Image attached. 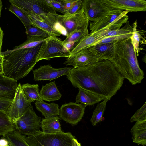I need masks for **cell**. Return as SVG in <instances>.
Segmentation results:
<instances>
[{
  "instance_id": "1",
  "label": "cell",
  "mask_w": 146,
  "mask_h": 146,
  "mask_svg": "<svg viewBox=\"0 0 146 146\" xmlns=\"http://www.w3.org/2000/svg\"><path fill=\"white\" fill-rule=\"evenodd\" d=\"M74 87L110 100L122 86L124 79L109 60L83 67L73 68L66 75Z\"/></svg>"
},
{
  "instance_id": "2",
  "label": "cell",
  "mask_w": 146,
  "mask_h": 146,
  "mask_svg": "<svg viewBox=\"0 0 146 146\" xmlns=\"http://www.w3.org/2000/svg\"><path fill=\"white\" fill-rule=\"evenodd\" d=\"M110 61L122 77L132 85L140 83L144 78L130 38L115 43V55Z\"/></svg>"
},
{
  "instance_id": "3",
  "label": "cell",
  "mask_w": 146,
  "mask_h": 146,
  "mask_svg": "<svg viewBox=\"0 0 146 146\" xmlns=\"http://www.w3.org/2000/svg\"><path fill=\"white\" fill-rule=\"evenodd\" d=\"M40 44L35 47L1 53L4 76L17 81L26 76L36 63V56Z\"/></svg>"
},
{
  "instance_id": "4",
  "label": "cell",
  "mask_w": 146,
  "mask_h": 146,
  "mask_svg": "<svg viewBox=\"0 0 146 146\" xmlns=\"http://www.w3.org/2000/svg\"><path fill=\"white\" fill-rule=\"evenodd\" d=\"M9 1L11 4L14 5L37 15L58 31L57 20L58 14L45 2L44 0H9Z\"/></svg>"
},
{
  "instance_id": "5",
  "label": "cell",
  "mask_w": 146,
  "mask_h": 146,
  "mask_svg": "<svg viewBox=\"0 0 146 146\" xmlns=\"http://www.w3.org/2000/svg\"><path fill=\"white\" fill-rule=\"evenodd\" d=\"M24 136L29 146H72V140L75 138L70 132L47 133L40 130Z\"/></svg>"
},
{
  "instance_id": "6",
  "label": "cell",
  "mask_w": 146,
  "mask_h": 146,
  "mask_svg": "<svg viewBox=\"0 0 146 146\" xmlns=\"http://www.w3.org/2000/svg\"><path fill=\"white\" fill-rule=\"evenodd\" d=\"M70 51L64 46L60 38L51 37L42 43L36 55V62L43 60H49L55 58H68L70 56Z\"/></svg>"
},
{
  "instance_id": "7",
  "label": "cell",
  "mask_w": 146,
  "mask_h": 146,
  "mask_svg": "<svg viewBox=\"0 0 146 146\" xmlns=\"http://www.w3.org/2000/svg\"><path fill=\"white\" fill-rule=\"evenodd\" d=\"M57 20L59 31L66 36L75 30L88 28L89 21L83 9L74 14H58Z\"/></svg>"
},
{
  "instance_id": "8",
  "label": "cell",
  "mask_w": 146,
  "mask_h": 146,
  "mask_svg": "<svg viewBox=\"0 0 146 146\" xmlns=\"http://www.w3.org/2000/svg\"><path fill=\"white\" fill-rule=\"evenodd\" d=\"M128 12L115 9L98 20L91 21L89 29L92 32L107 27H109L111 30L119 29L128 21L129 17L127 14Z\"/></svg>"
},
{
  "instance_id": "9",
  "label": "cell",
  "mask_w": 146,
  "mask_h": 146,
  "mask_svg": "<svg viewBox=\"0 0 146 146\" xmlns=\"http://www.w3.org/2000/svg\"><path fill=\"white\" fill-rule=\"evenodd\" d=\"M41 120V117L36 115L31 105L14 124L16 130L23 135L28 136L40 130Z\"/></svg>"
},
{
  "instance_id": "10",
  "label": "cell",
  "mask_w": 146,
  "mask_h": 146,
  "mask_svg": "<svg viewBox=\"0 0 146 146\" xmlns=\"http://www.w3.org/2000/svg\"><path fill=\"white\" fill-rule=\"evenodd\" d=\"M83 10L89 21H96L113 11V9L102 0H83Z\"/></svg>"
},
{
  "instance_id": "11",
  "label": "cell",
  "mask_w": 146,
  "mask_h": 146,
  "mask_svg": "<svg viewBox=\"0 0 146 146\" xmlns=\"http://www.w3.org/2000/svg\"><path fill=\"white\" fill-rule=\"evenodd\" d=\"M86 105L70 102L63 104L60 109L59 117L72 126L82 119Z\"/></svg>"
},
{
  "instance_id": "12",
  "label": "cell",
  "mask_w": 146,
  "mask_h": 146,
  "mask_svg": "<svg viewBox=\"0 0 146 146\" xmlns=\"http://www.w3.org/2000/svg\"><path fill=\"white\" fill-rule=\"evenodd\" d=\"M30 105L31 103L26 100L21 84H19L14 98L7 113L11 122L14 123Z\"/></svg>"
},
{
  "instance_id": "13",
  "label": "cell",
  "mask_w": 146,
  "mask_h": 146,
  "mask_svg": "<svg viewBox=\"0 0 146 146\" xmlns=\"http://www.w3.org/2000/svg\"><path fill=\"white\" fill-rule=\"evenodd\" d=\"M70 67H64L55 68L50 65H41L36 69L33 70L35 81L51 80L62 76L66 75Z\"/></svg>"
},
{
  "instance_id": "14",
  "label": "cell",
  "mask_w": 146,
  "mask_h": 146,
  "mask_svg": "<svg viewBox=\"0 0 146 146\" xmlns=\"http://www.w3.org/2000/svg\"><path fill=\"white\" fill-rule=\"evenodd\" d=\"M99 61L97 57L88 48L82 50L68 58L64 64L74 68L89 66Z\"/></svg>"
},
{
  "instance_id": "15",
  "label": "cell",
  "mask_w": 146,
  "mask_h": 146,
  "mask_svg": "<svg viewBox=\"0 0 146 146\" xmlns=\"http://www.w3.org/2000/svg\"><path fill=\"white\" fill-rule=\"evenodd\" d=\"M111 8L129 12L145 11L146 1L145 0H102Z\"/></svg>"
},
{
  "instance_id": "16",
  "label": "cell",
  "mask_w": 146,
  "mask_h": 146,
  "mask_svg": "<svg viewBox=\"0 0 146 146\" xmlns=\"http://www.w3.org/2000/svg\"><path fill=\"white\" fill-rule=\"evenodd\" d=\"M110 29L109 27H107L89 33L80 41L75 44L70 50V56L80 51L88 48L104 38L108 31L111 30Z\"/></svg>"
},
{
  "instance_id": "17",
  "label": "cell",
  "mask_w": 146,
  "mask_h": 146,
  "mask_svg": "<svg viewBox=\"0 0 146 146\" xmlns=\"http://www.w3.org/2000/svg\"><path fill=\"white\" fill-rule=\"evenodd\" d=\"M115 43L98 44L88 48L98 58L99 61L103 60L111 61L115 53Z\"/></svg>"
},
{
  "instance_id": "18",
  "label": "cell",
  "mask_w": 146,
  "mask_h": 146,
  "mask_svg": "<svg viewBox=\"0 0 146 146\" xmlns=\"http://www.w3.org/2000/svg\"><path fill=\"white\" fill-rule=\"evenodd\" d=\"M18 84L17 81L0 73V98L13 100Z\"/></svg>"
},
{
  "instance_id": "19",
  "label": "cell",
  "mask_w": 146,
  "mask_h": 146,
  "mask_svg": "<svg viewBox=\"0 0 146 146\" xmlns=\"http://www.w3.org/2000/svg\"><path fill=\"white\" fill-rule=\"evenodd\" d=\"M19 8L28 15L30 20L31 25L32 26L38 28L46 32L50 37H57L61 35L59 32L43 21L37 15L22 8Z\"/></svg>"
},
{
  "instance_id": "20",
  "label": "cell",
  "mask_w": 146,
  "mask_h": 146,
  "mask_svg": "<svg viewBox=\"0 0 146 146\" xmlns=\"http://www.w3.org/2000/svg\"><path fill=\"white\" fill-rule=\"evenodd\" d=\"M130 132L133 142L143 146L146 145V120L136 122Z\"/></svg>"
},
{
  "instance_id": "21",
  "label": "cell",
  "mask_w": 146,
  "mask_h": 146,
  "mask_svg": "<svg viewBox=\"0 0 146 146\" xmlns=\"http://www.w3.org/2000/svg\"><path fill=\"white\" fill-rule=\"evenodd\" d=\"M40 92L42 99L48 102L58 100L62 96L55 81L51 82L43 86Z\"/></svg>"
},
{
  "instance_id": "22",
  "label": "cell",
  "mask_w": 146,
  "mask_h": 146,
  "mask_svg": "<svg viewBox=\"0 0 146 146\" xmlns=\"http://www.w3.org/2000/svg\"><path fill=\"white\" fill-rule=\"evenodd\" d=\"M132 27V34L130 38L134 50L138 56L142 50L140 45L146 44V40L143 37L145 31L144 30H138L137 20L133 22Z\"/></svg>"
},
{
  "instance_id": "23",
  "label": "cell",
  "mask_w": 146,
  "mask_h": 146,
  "mask_svg": "<svg viewBox=\"0 0 146 146\" xmlns=\"http://www.w3.org/2000/svg\"><path fill=\"white\" fill-rule=\"evenodd\" d=\"M36 109L41 113L45 118L55 117L59 115L60 109L58 104L54 103H46L44 101H36Z\"/></svg>"
},
{
  "instance_id": "24",
  "label": "cell",
  "mask_w": 146,
  "mask_h": 146,
  "mask_svg": "<svg viewBox=\"0 0 146 146\" xmlns=\"http://www.w3.org/2000/svg\"><path fill=\"white\" fill-rule=\"evenodd\" d=\"M104 100V98L97 94L79 88L76 98V103L80 102L87 106H92Z\"/></svg>"
},
{
  "instance_id": "25",
  "label": "cell",
  "mask_w": 146,
  "mask_h": 146,
  "mask_svg": "<svg viewBox=\"0 0 146 146\" xmlns=\"http://www.w3.org/2000/svg\"><path fill=\"white\" fill-rule=\"evenodd\" d=\"M58 116L43 119L40 122V127L43 132L47 133L63 132L61 128Z\"/></svg>"
},
{
  "instance_id": "26",
  "label": "cell",
  "mask_w": 146,
  "mask_h": 146,
  "mask_svg": "<svg viewBox=\"0 0 146 146\" xmlns=\"http://www.w3.org/2000/svg\"><path fill=\"white\" fill-rule=\"evenodd\" d=\"M21 88L27 102L31 103L34 101H44L40 96L38 84H31L26 83L21 86Z\"/></svg>"
},
{
  "instance_id": "27",
  "label": "cell",
  "mask_w": 146,
  "mask_h": 146,
  "mask_svg": "<svg viewBox=\"0 0 146 146\" xmlns=\"http://www.w3.org/2000/svg\"><path fill=\"white\" fill-rule=\"evenodd\" d=\"M50 37L46 38L37 36L27 37L26 40L22 44L15 47L12 50L1 52V53H7L19 49L34 48L41 44L43 42L49 39Z\"/></svg>"
},
{
  "instance_id": "28",
  "label": "cell",
  "mask_w": 146,
  "mask_h": 146,
  "mask_svg": "<svg viewBox=\"0 0 146 146\" xmlns=\"http://www.w3.org/2000/svg\"><path fill=\"white\" fill-rule=\"evenodd\" d=\"M16 130L14 123L11 122L7 113L0 110V136L4 137Z\"/></svg>"
},
{
  "instance_id": "29",
  "label": "cell",
  "mask_w": 146,
  "mask_h": 146,
  "mask_svg": "<svg viewBox=\"0 0 146 146\" xmlns=\"http://www.w3.org/2000/svg\"><path fill=\"white\" fill-rule=\"evenodd\" d=\"M8 141L9 146H29L26 141L24 136L16 130L4 136Z\"/></svg>"
},
{
  "instance_id": "30",
  "label": "cell",
  "mask_w": 146,
  "mask_h": 146,
  "mask_svg": "<svg viewBox=\"0 0 146 146\" xmlns=\"http://www.w3.org/2000/svg\"><path fill=\"white\" fill-rule=\"evenodd\" d=\"M108 101L105 99L97 105L90 120L93 126H95L98 123L101 121L106 109V103Z\"/></svg>"
},
{
  "instance_id": "31",
  "label": "cell",
  "mask_w": 146,
  "mask_h": 146,
  "mask_svg": "<svg viewBox=\"0 0 146 146\" xmlns=\"http://www.w3.org/2000/svg\"><path fill=\"white\" fill-rule=\"evenodd\" d=\"M89 34L88 28L75 30L68 34L63 43L68 42L77 43Z\"/></svg>"
},
{
  "instance_id": "32",
  "label": "cell",
  "mask_w": 146,
  "mask_h": 146,
  "mask_svg": "<svg viewBox=\"0 0 146 146\" xmlns=\"http://www.w3.org/2000/svg\"><path fill=\"white\" fill-rule=\"evenodd\" d=\"M26 29L27 37L37 36L47 38L50 37L48 33L42 30L30 25L23 23Z\"/></svg>"
},
{
  "instance_id": "33",
  "label": "cell",
  "mask_w": 146,
  "mask_h": 146,
  "mask_svg": "<svg viewBox=\"0 0 146 146\" xmlns=\"http://www.w3.org/2000/svg\"><path fill=\"white\" fill-rule=\"evenodd\" d=\"M9 10L15 15L23 23H25L31 25L30 20L28 16L24 13L19 7L14 5L11 4Z\"/></svg>"
},
{
  "instance_id": "34",
  "label": "cell",
  "mask_w": 146,
  "mask_h": 146,
  "mask_svg": "<svg viewBox=\"0 0 146 146\" xmlns=\"http://www.w3.org/2000/svg\"><path fill=\"white\" fill-rule=\"evenodd\" d=\"M132 34V33L106 38L97 42L94 45L98 44L115 43L120 40L129 38L131 36Z\"/></svg>"
},
{
  "instance_id": "35",
  "label": "cell",
  "mask_w": 146,
  "mask_h": 146,
  "mask_svg": "<svg viewBox=\"0 0 146 146\" xmlns=\"http://www.w3.org/2000/svg\"><path fill=\"white\" fill-rule=\"evenodd\" d=\"M146 120V102L137 110L130 119L131 122Z\"/></svg>"
},
{
  "instance_id": "36",
  "label": "cell",
  "mask_w": 146,
  "mask_h": 146,
  "mask_svg": "<svg viewBox=\"0 0 146 146\" xmlns=\"http://www.w3.org/2000/svg\"><path fill=\"white\" fill-rule=\"evenodd\" d=\"M45 2L56 12L57 11L65 14L63 5L61 1L55 0H44Z\"/></svg>"
},
{
  "instance_id": "37",
  "label": "cell",
  "mask_w": 146,
  "mask_h": 146,
  "mask_svg": "<svg viewBox=\"0 0 146 146\" xmlns=\"http://www.w3.org/2000/svg\"><path fill=\"white\" fill-rule=\"evenodd\" d=\"M83 5L82 0H76L72 7L66 13L72 14L76 13L82 9Z\"/></svg>"
},
{
  "instance_id": "38",
  "label": "cell",
  "mask_w": 146,
  "mask_h": 146,
  "mask_svg": "<svg viewBox=\"0 0 146 146\" xmlns=\"http://www.w3.org/2000/svg\"><path fill=\"white\" fill-rule=\"evenodd\" d=\"M63 5L64 11L65 14L71 8L75 1L74 0H60Z\"/></svg>"
},
{
  "instance_id": "39",
  "label": "cell",
  "mask_w": 146,
  "mask_h": 146,
  "mask_svg": "<svg viewBox=\"0 0 146 146\" xmlns=\"http://www.w3.org/2000/svg\"><path fill=\"white\" fill-rule=\"evenodd\" d=\"M74 42H68L65 43H63L64 46L68 50L70 51L74 46L75 44Z\"/></svg>"
},
{
  "instance_id": "40",
  "label": "cell",
  "mask_w": 146,
  "mask_h": 146,
  "mask_svg": "<svg viewBox=\"0 0 146 146\" xmlns=\"http://www.w3.org/2000/svg\"><path fill=\"white\" fill-rule=\"evenodd\" d=\"M0 146H9L8 141L4 137L0 138Z\"/></svg>"
},
{
  "instance_id": "41",
  "label": "cell",
  "mask_w": 146,
  "mask_h": 146,
  "mask_svg": "<svg viewBox=\"0 0 146 146\" xmlns=\"http://www.w3.org/2000/svg\"><path fill=\"white\" fill-rule=\"evenodd\" d=\"M4 35L3 31L0 27V54L1 52L2 46L3 42V39Z\"/></svg>"
},
{
  "instance_id": "42",
  "label": "cell",
  "mask_w": 146,
  "mask_h": 146,
  "mask_svg": "<svg viewBox=\"0 0 146 146\" xmlns=\"http://www.w3.org/2000/svg\"><path fill=\"white\" fill-rule=\"evenodd\" d=\"M3 55L0 54V73L3 74L2 63Z\"/></svg>"
},
{
  "instance_id": "43",
  "label": "cell",
  "mask_w": 146,
  "mask_h": 146,
  "mask_svg": "<svg viewBox=\"0 0 146 146\" xmlns=\"http://www.w3.org/2000/svg\"><path fill=\"white\" fill-rule=\"evenodd\" d=\"M72 146H81L80 144L75 138L73 139L72 142Z\"/></svg>"
},
{
  "instance_id": "44",
  "label": "cell",
  "mask_w": 146,
  "mask_h": 146,
  "mask_svg": "<svg viewBox=\"0 0 146 146\" xmlns=\"http://www.w3.org/2000/svg\"><path fill=\"white\" fill-rule=\"evenodd\" d=\"M3 5L2 1L1 0H0V17L1 15V12L2 9Z\"/></svg>"
}]
</instances>
